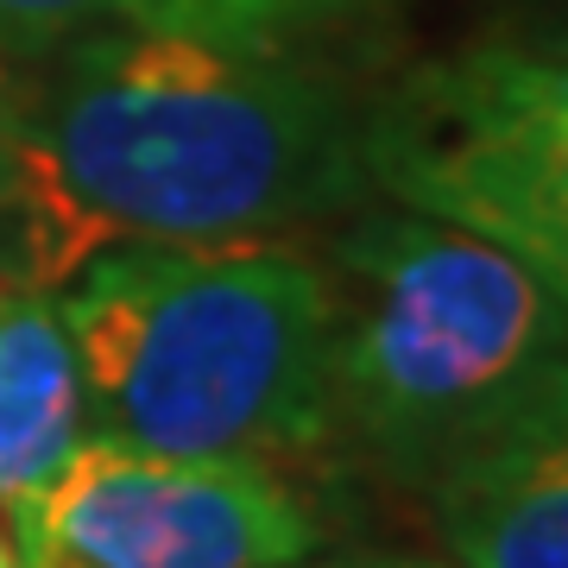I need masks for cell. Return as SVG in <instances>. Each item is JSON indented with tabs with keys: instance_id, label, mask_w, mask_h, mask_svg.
<instances>
[{
	"instance_id": "1",
	"label": "cell",
	"mask_w": 568,
	"mask_h": 568,
	"mask_svg": "<svg viewBox=\"0 0 568 568\" xmlns=\"http://www.w3.org/2000/svg\"><path fill=\"white\" fill-rule=\"evenodd\" d=\"M26 77L0 272L58 291L114 246L278 241L373 196L366 108L297 39L108 20Z\"/></svg>"
},
{
	"instance_id": "2",
	"label": "cell",
	"mask_w": 568,
	"mask_h": 568,
	"mask_svg": "<svg viewBox=\"0 0 568 568\" xmlns=\"http://www.w3.org/2000/svg\"><path fill=\"white\" fill-rule=\"evenodd\" d=\"M58 316L102 436L196 462H323L328 272L284 241L114 246Z\"/></svg>"
},
{
	"instance_id": "3",
	"label": "cell",
	"mask_w": 568,
	"mask_h": 568,
	"mask_svg": "<svg viewBox=\"0 0 568 568\" xmlns=\"http://www.w3.org/2000/svg\"><path fill=\"white\" fill-rule=\"evenodd\" d=\"M323 462L424 499L474 443L568 373V316L525 265L410 209L328 241Z\"/></svg>"
},
{
	"instance_id": "4",
	"label": "cell",
	"mask_w": 568,
	"mask_h": 568,
	"mask_svg": "<svg viewBox=\"0 0 568 568\" xmlns=\"http://www.w3.org/2000/svg\"><path fill=\"white\" fill-rule=\"evenodd\" d=\"M366 178L499 246L568 316V51L499 39L405 70L366 102Z\"/></svg>"
},
{
	"instance_id": "5",
	"label": "cell",
	"mask_w": 568,
	"mask_h": 568,
	"mask_svg": "<svg viewBox=\"0 0 568 568\" xmlns=\"http://www.w3.org/2000/svg\"><path fill=\"white\" fill-rule=\"evenodd\" d=\"M20 568H284L323 525L278 467L196 462L89 429L20 511Z\"/></svg>"
},
{
	"instance_id": "6",
	"label": "cell",
	"mask_w": 568,
	"mask_h": 568,
	"mask_svg": "<svg viewBox=\"0 0 568 568\" xmlns=\"http://www.w3.org/2000/svg\"><path fill=\"white\" fill-rule=\"evenodd\" d=\"M455 568H568V373L424 493Z\"/></svg>"
},
{
	"instance_id": "7",
	"label": "cell",
	"mask_w": 568,
	"mask_h": 568,
	"mask_svg": "<svg viewBox=\"0 0 568 568\" xmlns=\"http://www.w3.org/2000/svg\"><path fill=\"white\" fill-rule=\"evenodd\" d=\"M82 379L58 297L0 272V518L70 462L82 429Z\"/></svg>"
},
{
	"instance_id": "8",
	"label": "cell",
	"mask_w": 568,
	"mask_h": 568,
	"mask_svg": "<svg viewBox=\"0 0 568 568\" xmlns=\"http://www.w3.org/2000/svg\"><path fill=\"white\" fill-rule=\"evenodd\" d=\"M203 0H0V44L20 63L108 20H190Z\"/></svg>"
},
{
	"instance_id": "9",
	"label": "cell",
	"mask_w": 568,
	"mask_h": 568,
	"mask_svg": "<svg viewBox=\"0 0 568 568\" xmlns=\"http://www.w3.org/2000/svg\"><path fill=\"white\" fill-rule=\"evenodd\" d=\"M361 0H222L227 32H272V39H304L310 26L335 20Z\"/></svg>"
},
{
	"instance_id": "10",
	"label": "cell",
	"mask_w": 568,
	"mask_h": 568,
	"mask_svg": "<svg viewBox=\"0 0 568 568\" xmlns=\"http://www.w3.org/2000/svg\"><path fill=\"white\" fill-rule=\"evenodd\" d=\"M20 140H26V70L0 44V227L20 196Z\"/></svg>"
},
{
	"instance_id": "11",
	"label": "cell",
	"mask_w": 568,
	"mask_h": 568,
	"mask_svg": "<svg viewBox=\"0 0 568 568\" xmlns=\"http://www.w3.org/2000/svg\"><path fill=\"white\" fill-rule=\"evenodd\" d=\"M525 44H544V51H568V0H544V13L530 20V39Z\"/></svg>"
},
{
	"instance_id": "12",
	"label": "cell",
	"mask_w": 568,
	"mask_h": 568,
	"mask_svg": "<svg viewBox=\"0 0 568 568\" xmlns=\"http://www.w3.org/2000/svg\"><path fill=\"white\" fill-rule=\"evenodd\" d=\"M284 568H455V562H424V556H335V562H284Z\"/></svg>"
},
{
	"instance_id": "13",
	"label": "cell",
	"mask_w": 568,
	"mask_h": 568,
	"mask_svg": "<svg viewBox=\"0 0 568 568\" xmlns=\"http://www.w3.org/2000/svg\"><path fill=\"white\" fill-rule=\"evenodd\" d=\"M0 568H20V549H13V537H7V518H0Z\"/></svg>"
}]
</instances>
